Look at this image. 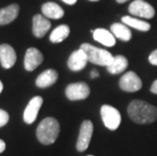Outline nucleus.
I'll return each instance as SVG.
<instances>
[{"label": "nucleus", "instance_id": "f257e3e1", "mask_svg": "<svg viewBox=\"0 0 157 156\" xmlns=\"http://www.w3.org/2000/svg\"><path fill=\"white\" fill-rule=\"evenodd\" d=\"M128 115L137 124H151L157 119V108L144 101L135 99L130 102Z\"/></svg>", "mask_w": 157, "mask_h": 156}, {"label": "nucleus", "instance_id": "f03ea898", "mask_svg": "<svg viewBox=\"0 0 157 156\" xmlns=\"http://www.w3.org/2000/svg\"><path fill=\"white\" fill-rule=\"evenodd\" d=\"M60 133V124L55 118L48 117L44 119L36 128V138L44 145L55 143Z\"/></svg>", "mask_w": 157, "mask_h": 156}, {"label": "nucleus", "instance_id": "7ed1b4c3", "mask_svg": "<svg viewBox=\"0 0 157 156\" xmlns=\"http://www.w3.org/2000/svg\"><path fill=\"white\" fill-rule=\"evenodd\" d=\"M87 56L88 62H91L95 65L99 66H109L112 63L113 56L106 50L96 48L90 44H82L80 46Z\"/></svg>", "mask_w": 157, "mask_h": 156}, {"label": "nucleus", "instance_id": "20e7f679", "mask_svg": "<svg viewBox=\"0 0 157 156\" xmlns=\"http://www.w3.org/2000/svg\"><path fill=\"white\" fill-rule=\"evenodd\" d=\"M101 116L105 126L112 131L117 130L121 124L122 117L120 112L109 105H102L101 108Z\"/></svg>", "mask_w": 157, "mask_h": 156}, {"label": "nucleus", "instance_id": "39448f33", "mask_svg": "<svg viewBox=\"0 0 157 156\" xmlns=\"http://www.w3.org/2000/svg\"><path fill=\"white\" fill-rule=\"evenodd\" d=\"M129 12L133 16L150 19L155 15V10L151 4L144 0H135L129 5Z\"/></svg>", "mask_w": 157, "mask_h": 156}, {"label": "nucleus", "instance_id": "423d86ee", "mask_svg": "<svg viewBox=\"0 0 157 156\" xmlns=\"http://www.w3.org/2000/svg\"><path fill=\"white\" fill-rule=\"evenodd\" d=\"M93 134V125L89 120H85L82 122L81 126H80L78 140L76 143V149L79 152L85 151L88 148L90 140H91Z\"/></svg>", "mask_w": 157, "mask_h": 156}, {"label": "nucleus", "instance_id": "0eeeda50", "mask_svg": "<svg viewBox=\"0 0 157 156\" xmlns=\"http://www.w3.org/2000/svg\"><path fill=\"white\" fill-rule=\"evenodd\" d=\"M90 93L89 86L84 82L71 83L66 87L65 94L70 101H82L88 97Z\"/></svg>", "mask_w": 157, "mask_h": 156}, {"label": "nucleus", "instance_id": "6e6552de", "mask_svg": "<svg viewBox=\"0 0 157 156\" xmlns=\"http://www.w3.org/2000/svg\"><path fill=\"white\" fill-rule=\"evenodd\" d=\"M120 88L127 92H136L142 88V81L135 72L129 71L125 73L119 82Z\"/></svg>", "mask_w": 157, "mask_h": 156}, {"label": "nucleus", "instance_id": "1a4fd4ad", "mask_svg": "<svg viewBox=\"0 0 157 156\" xmlns=\"http://www.w3.org/2000/svg\"><path fill=\"white\" fill-rule=\"evenodd\" d=\"M43 102H44V99H43L42 96L39 95L34 96L29 101L28 105L25 108V112H23V121H25V124L31 125L36 120L38 114L43 105Z\"/></svg>", "mask_w": 157, "mask_h": 156}, {"label": "nucleus", "instance_id": "9d476101", "mask_svg": "<svg viewBox=\"0 0 157 156\" xmlns=\"http://www.w3.org/2000/svg\"><path fill=\"white\" fill-rule=\"evenodd\" d=\"M44 61V56L36 48H29L25 55V69L26 71H34Z\"/></svg>", "mask_w": 157, "mask_h": 156}, {"label": "nucleus", "instance_id": "9b49d317", "mask_svg": "<svg viewBox=\"0 0 157 156\" xmlns=\"http://www.w3.org/2000/svg\"><path fill=\"white\" fill-rule=\"evenodd\" d=\"M87 62H88V59H87V56L85 54V52L83 51L82 49H78L70 55L67 65L70 70L76 72V71L82 70L83 68H85Z\"/></svg>", "mask_w": 157, "mask_h": 156}, {"label": "nucleus", "instance_id": "f8f14e48", "mask_svg": "<svg viewBox=\"0 0 157 156\" xmlns=\"http://www.w3.org/2000/svg\"><path fill=\"white\" fill-rule=\"evenodd\" d=\"M16 62V53L10 45H0V63L4 69H10Z\"/></svg>", "mask_w": 157, "mask_h": 156}, {"label": "nucleus", "instance_id": "ddd939ff", "mask_svg": "<svg viewBox=\"0 0 157 156\" xmlns=\"http://www.w3.org/2000/svg\"><path fill=\"white\" fill-rule=\"evenodd\" d=\"M49 18L42 14H36L33 17V34L36 38H43L51 29Z\"/></svg>", "mask_w": 157, "mask_h": 156}, {"label": "nucleus", "instance_id": "4468645a", "mask_svg": "<svg viewBox=\"0 0 157 156\" xmlns=\"http://www.w3.org/2000/svg\"><path fill=\"white\" fill-rule=\"evenodd\" d=\"M57 79H58V72L54 69H48L36 77V85L40 88H47L55 84Z\"/></svg>", "mask_w": 157, "mask_h": 156}, {"label": "nucleus", "instance_id": "2eb2a0df", "mask_svg": "<svg viewBox=\"0 0 157 156\" xmlns=\"http://www.w3.org/2000/svg\"><path fill=\"white\" fill-rule=\"evenodd\" d=\"M19 6L13 3L0 9V25H6L12 22L18 16Z\"/></svg>", "mask_w": 157, "mask_h": 156}, {"label": "nucleus", "instance_id": "dca6fc26", "mask_svg": "<svg viewBox=\"0 0 157 156\" xmlns=\"http://www.w3.org/2000/svg\"><path fill=\"white\" fill-rule=\"evenodd\" d=\"M43 15L47 18L52 19H60L64 16V10L60 5L55 2H46L42 6Z\"/></svg>", "mask_w": 157, "mask_h": 156}, {"label": "nucleus", "instance_id": "f3484780", "mask_svg": "<svg viewBox=\"0 0 157 156\" xmlns=\"http://www.w3.org/2000/svg\"><path fill=\"white\" fill-rule=\"evenodd\" d=\"M93 39L106 47H113L116 44V36L105 29H96L93 31Z\"/></svg>", "mask_w": 157, "mask_h": 156}, {"label": "nucleus", "instance_id": "a211bd4d", "mask_svg": "<svg viewBox=\"0 0 157 156\" xmlns=\"http://www.w3.org/2000/svg\"><path fill=\"white\" fill-rule=\"evenodd\" d=\"M128 67V60L126 57L122 55L115 56L112 63L109 66H106V70L111 74H120L124 72Z\"/></svg>", "mask_w": 157, "mask_h": 156}, {"label": "nucleus", "instance_id": "6ab92c4d", "mask_svg": "<svg viewBox=\"0 0 157 156\" xmlns=\"http://www.w3.org/2000/svg\"><path fill=\"white\" fill-rule=\"evenodd\" d=\"M111 32L113 35L120 40H122L124 42H128L132 38V32L128 28V25L125 24H113L111 26Z\"/></svg>", "mask_w": 157, "mask_h": 156}, {"label": "nucleus", "instance_id": "aec40b11", "mask_svg": "<svg viewBox=\"0 0 157 156\" xmlns=\"http://www.w3.org/2000/svg\"><path fill=\"white\" fill-rule=\"evenodd\" d=\"M122 21L126 25L131 26V28L141 32H148L151 29V25L148 22L142 21L140 18L133 17V16H124V17H122Z\"/></svg>", "mask_w": 157, "mask_h": 156}, {"label": "nucleus", "instance_id": "412c9836", "mask_svg": "<svg viewBox=\"0 0 157 156\" xmlns=\"http://www.w3.org/2000/svg\"><path fill=\"white\" fill-rule=\"evenodd\" d=\"M70 34V28L67 25H61L51 32L50 35V41L52 43H61L64 41L65 39L68 38V36Z\"/></svg>", "mask_w": 157, "mask_h": 156}, {"label": "nucleus", "instance_id": "4be33fe9", "mask_svg": "<svg viewBox=\"0 0 157 156\" xmlns=\"http://www.w3.org/2000/svg\"><path fill=\"white\" fill-rule=\"evenodd\" d=\"M9 121V115L8 112L4 109L0 108V128L4 127Z\"/></svg>", "mask_w": 157, "mask_h": 156}, {"label": "nucleus", "instance_id": "5701e85b", "mask_svg": "<svg viewBox=\"0 0 157 156\" xmlns=\"http://www.w3.org/2000/svg\"><path fill=\"white\" fill-rule=\"evenodd\" d=\"M149 62L151 63L152 65L157 66V49L155 51H153L151 54L149 55V58H148Z\"/></svg>", "mask_w": 157, "mask_h": 156}, {"label": "nucleus", "instance_id": "b1692460", "mask_svg": "<svg viewBox=\"0 0 157 156\" xmlns=\"http://www.w3.org/2000/svg\"><path fill=\"white\" fill-rule=\"evenodd\" d=\"M150 90H151L152 93L154 94H157V79L153 82L152 85H151V88H150Z\"/></svg>", "mask_w": 157, "mask_h": 156}, {"label": "nucleus", "instance_id": "393cba45", "mask_svg": "<svg viewBox=\"0 0 157 156\" xmlns=\"http://www.w3.org/2000/svg\"><path fill=\"white\" fill-rule=\"evenodd\" d=\"M5 148H6V144H5V142L3 141L2 139H0V154H1L2 152H4Z\"/></svg>", "mask_w": 157, "mask_h": 156}, {"label": "nucleus", "instance_id": "a878e982", "mask_svg": "<svg viewBox=\"0 0 157 156\" xmlns=\"http://www.w3.org/2000/svg\"><path fill=\"white\" fill-rule=\"evenodd\" d=\"M63 2L66 3V4H69V5H73L77 2V0H62Z\"/></svg>", "mask_w": 157, "mask_h": 156}, {"label": "nucleus", "instance_id": "bb28decb", "mask_svg": "<svg viewBox=\"0 0 157 156\" xmlns=\"http://www.w3.org/2000/svg\"><path fill=\"white\" fill-rule=\"evenodd\" d=\"M98 72L96 71V70H93L92 72H91V74H90V77L91 78H96V77H98Z\"/></svg>", "mask_w": 157, "mask_h": 156}, {"label": "nucleus", "instance_id": "cd10ccee", "mask_svg": "<svg viewBox=\"0 0 157 156\" xmlns=\"http://www.w3.org/2000/svg\"><path fill=\"white\" fill-rule=\"evenodd\" d=\"M3 87H4V86H3V83H2V81L0 80V93H1V92L3 91Z\"/></svg>", "mask_w": 157, "mask_h": 156}, {"label": "nucleus", "instance_id": "c85d7f7f", "mask_svg": "<svg viewBox=\"0 0 157 156\" xmlns=\"http://www.w3.org/2000/svg\"><path fill=\"white\" fill-rule=\"evenodd\" d=\"M127 1H128V0H117V2L118 3H125Z\"/></svg>", "mask_w": 157, "mask_h": 156}, {"label": "nucleus", "instance_id": "c756f323", "mask_svg": "<svg viewBox=\"0 0 157 156\" xmlns=\"http://www.w3.org/2000/svg\"><path fill=\"white\" fill-rule=\"evenodd\" d=\"M89 1H98V0H89Z\"/></svg>", "mask_w": 157, "mask_h": 156}, {"label": "nucleus", "instance_id": "7c9ffc66", "mask_svg": "<svg viewBox=\"0 0 157 156\" xmlns=\"http://www.w3.org/2000/svg\"><path fill=\"white\" fill-rule=\"evenodd\" d=\"M87 156H93V155H87Z\"/></svg>", "mask_w": 157, "mask_h": 156}]
</instances>
